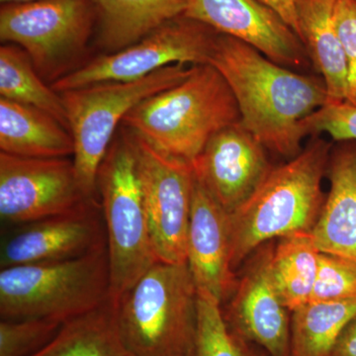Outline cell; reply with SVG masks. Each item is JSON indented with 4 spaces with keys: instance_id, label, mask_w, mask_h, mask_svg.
Wrapping results in <instances>:
<instances>
[{
    "instance_id": "cell-7",
    "label": "cell",
    "mask_w": 356,
    "mask_h": 356,
    "mask_svg": "<svg viewBox=\"0 0 356 356\" xmlns=\"http://www.w3.org/2000/svg\"><path fill=\"white\" fill-rule=\"evenodd\" d=\"M192 67L168 65L128 83L91 84L60 93L74 143V165L79 187L97 198V175L114 134L131 110L161 91L184 81Z\"/></svg>"
},
{
    "instance_id": "cell-32",
    "label": "cell",
    "mask_w": 356,
    "mask_h": 356,
    "mask_svg": "<svg viewBox=\"0 0 356 356\" xmlns=\"http://www.w3.org/2000/svg\"><path fill=\"white\" fill-rule=\"evenodd\" d=\"M2 4L25 3V2L38 1V0H0Z\"/></svg>"
},
{
    "instance_id": "cell-11",
    "label": "cell",
    "mask_w": 356,
    "mask_h": 356,
    "mask_svg": "<svg viewBox=\"0 0 356 356\" xmlns=\"http://www.w3.org/2000/svg\"><path fill=\"white\" fill-rule=\"evenodd\" d=\"M69 158H27L0 152V217L6 224L39 221L88 200Z\"/></svg>"
},
{
    "instance_id": "cell-14",
    "label": "cell",
    "mask_w": 356,
    "mask_h": 356,
    "mask_svg": "<svg viewBox=\"0 0 356 356\" xmlns=\"http://www.w3.org/2000/svg\"><path fill=\"white\" fill-rule=\"evenodd\" d=\"M274 245L273 241L264 243L248 257L224 316L238 336L269 356H289L291 311L281 301L269 273Z\"/></svg>"
},
{
    "instance_id": "cell-4",
    "label": "cell",
    "mask_w": 356,
    "mask_h": 356,
    "mask_svg": "<svg viewBox=\"0 0 356 356\" xmlns=\"http://www.w3.org/2000/svg\"><path fill=\"white\" fill-rule=\"evenodd\" d=\"M116 301L131 356H192L197 288L187 264L159 261Z\"/></svg>"
},
{
    "instance_id": "cell-17",
    "label": "cell",
    "mask_w": 356,
    "mask_h": 356,
    "mask_svg": "<svg viewBox=\"0 0 356 356\" xmlns=\"http://www.w3.org/2000/svg\"><path fill=\"white\" fill-rule=\"evenodd\" d=\"M327 175L331 186L312 238L320 252L356 262V140L332 147Z\"/></svg>"
},
{
    "instance_id": "cell-12",
    "label": "cell",
    "mask_w": 356,
    "mask_h": 356,
    "mask_svg": "<svg viewBox=\"0 0 356 356\" xmlns=\"http://www.w3.org/2000/svg\"><path fill=\"white\" fill-rule=\"evenodd\" d=\"M17 227L2 242L1 268L69 261L107 247L102 203L96 198L69 212Z\"/></svg>"
},
{
    "instance_id": "cell-20",
    "label": "cell",
    "mask_w": 356,
    "mask_h": 356,
    "mask_svg": "<svg viewBox=\"0 0 356 356\" xmlns=\"http://www.w3.org/2000/svg\"><path fill=\"white\" fill-rule=\"evenodd\" d=\"M98 42L106 54L128 48L168 21L184 15L187 0H92Z\"/></svg>"
},
{
    "instance_id": "cell-16",
    "label": "cell",
    "mask_w": 356,
    "mask_h": 356,
    "mask_svg": "<svg viewBox=\"0 0 356 356\" xmlns=\"http://www.w3.org/2000/svg\"><path fill=\"white\" fill-rule=\"evenodd\" d=\"M186 264L197 291L207 293L221 305L232 296L236 280L231 264L229 214L195 175Z\"/></svg>"
},
{
    "instance_id": "cell-15",
    "label": "cell",
    "mask_w": 356,
    "mask_h": 356,
    "mask_svg": "<svg viewBox=\"0 0 356 356\" xmlns=\"http://www.w3.org/2000/svg\"><path fill=\"white\" fill-rule=\"evenodd\" d=\"M192 166L198 181L229 215L247 202L273 165L264 145L238 122L213 136Z\"/></svg>"
},
{
    "instance_id": "cell-19",
    "label": "cell",
    "mask_w": 356,
    "mask_h": 356,
    "mask_svg": "<svg viewBox=\"0 0 356 356\" xmlns=\"http://www.w3.org/2000/svg\"><path fill=\"white\" fill-rule=\"evenodd\" d=\"M0 152L27 158L74 156L72 133L55 117L0 98Z\"/></svg>"
},
{
    "instance_id": "cell-25",
    "label": "cell",
    "mask_w": 356,
    "mask_h": 356,
    "mask_svg": "<svg viewBox=\"0 0 356 356\" xmlns=\"http://www.w3.org/2000/svg\"><path fill=\"white\" fill-rule=\"evenodd\" d=\"M227 323L221 304L197 291V318L192 356H259Z\"/></svg>"
},
{
    "instance_id": "cell-6",
    "label": "cell",
    "mask_w": 356,
    "mask_h": 356,
    "mask_svg": "<svg viewBox=\"0 0 356 356\" xmlns=\"http://www.w3.org/2000/svg\"><path fill=\"white\" fill-rule=\"evenodd\" d=\"M97 194L106 227L110 289L111 296L118 299L159 261L135 153L122 127L98 170Z\"/></svg>"
},
{
    "instance_id": "cell-23",
    "label": "cell",
    "mask_w": 356,
    "mask_h": 356,
    "mask_svg": "<svg viewBox=\"0 0 356 356\" xmlns=\"http://www.w3.org/2000/svg\"><path fill=\"white\" fill-rule=\"evenodd\" d=\"M269 273L281 301L290 311L310 301L318 268L320 250L310 233L278 238Z\"/></svg>"
},
{
    "instance_id": "cell-1",
    "label": "cell",
    "mask_w": 356,
    "mask_h": 356,
    "mask_svg": "<svg viewBox=\"0 0 356 356\" xmlns=\"http://www.w3.org/2000/svg\"><path fill=\"white\" fill-rule=\"evenodd\" d=\"M209 64L233 91L240 124L267 151L295 158L306 138L303 121L327 104L322 77L276 64L245 42L218 34Z\"/></svg>"
},
{
    "instance_id": "cell-13",
    "label": "cell",
    "mask_w": 356,
    "mask_h": 356,
    "mask_svg": "<svg viewBox=\"0 0 356 356\" xmlns=\"http://www.w3.org/2000/svg\"><path fill=\"white\" fill-rule=\"evenodd\" d=\"M184 16L254 47L288 69L308 65V53L294 30L259 0H187Z\"/></svg>"
},
{
    "instance_id": "cell-27",
    "label": "cell",
    "mask_w": 356,
    "mask_h": 356,
    "mask_svg": "<svg viewBox=\"0 0 356 356\" xmlns=\"http://www.w3.org/2000/svg\"><path fill=\"white\" fill-rule=\"evenodd\" d=\"M356 297V262L320 252L317 280L310 301H334Z\"/></svg>"
},
{
    "instance_id": "cell-10",
    "label": "cell",
    "mask_w": 356,
    "mask_h": 356,
    "mask_svg": "<svg viewBox=\"0 0 356 356\" xmlns=\"http://www.w3.org/2000/svg\"><path fill=\"white\" fill-rule=\"evenodd\" d=\"M132 145L159 261L186 264L194 170L191 163L154 149L121 125Z\"/></svg>"
},
{
    "instance_id": "cell-3",
    "label": "cell",
    "mask_w": 356,
    "mask_h": 356,
    "mask_svg": "<svg viewBox=\"0 0 356 356\" xmlns=\"http://www.w3.org/2000/svg\"><path fill=\"white\" fill-rule=\"evenodd\" d=\"M240 120L226 79L205 64L193 65L184 81L140 102L122 125L161 153L192 163L213 136Z\"/></svg>"
},
{
    "instance_id": "cell-5",
    "label": "cell",
    "mask_w": 356,
    "mask_h": 356,
    "mask_svg": "<svg viewBox=\"0 0 356 356\" xmlns=\"http://www.w3.org/2000/svg\"><path fill=\"white\" fill-rule=\"evenodd\" d=\"M111 296L106 248L69 261L0 271L1 320L53 318L65 323Z\"/></svg>"
},
{
    "instance_id": "cell-28",
    "label": "cell",
    "mask_w": 356,
    "mask_h": 356,
    "mask_svg": "<svg viewBox=\"0 0 356 356\" xmlns=\"http://www.w3.org/2000/svg\"><path fill=\"white\" fill-rule=\"evenodd\" d=\"M303 128L307 136L325 133L334 142L356 140V106L327 103L303 121Z\"/></svg>"
},
{
    "instance_id": "cell-29",
    "label": "cell",
    "mask_w": 356,
    "mask_h": 356,
    "mask_svg": "<svg viewBox=\"0 0 356 356\" xmlns=\"http://www.w3.org/2000/svg\"><path fill=\"white\" fill-rule=\"evenodd\" d=\"M334 19L348 70L346 102L356 106V0H337Z\"/></svg>"
},
{
    "instance_id": "cell-30",
    "label": "cell",
    "mask_w": 356,
    "mask_h": 356,
    "mask_svg": "<svg viewBox=\"0 0 356 356\" xmlns=\"http://www.w3.org/2000/svg\"><path fill=\"white\" fill-rule=\"evenodd\" d=\"M331 356H356V316L344 327Z\"/></svg>"
},
{
    "instance_id": "cell-18",
    "label": "cell",
    "mask_w": 356,
    "mask_h": 356,
    "mask_svg": "<svg viewBox=\"0 0 356 356\" xmlns=\"http://www.w3.org/2000/svg\"><path fill=\"white\" fill-rule=\"evenodd\" d=\"M337 2L296 0L300 39L324 79L327 103L344 102L348 95V70L334 19Z\"/></svg>"
},
{
    "instance_id": "cell-2",
    "label": "cell",
    "mask_w": 356,
    "mask_h": 356,
    "mask_svg": "<svg viewBox=\"0 0 356 356\" xmlns=\"http://www.w3.org/2000/svg\"><path fill=\"white\" fill-rule=\"evenodd\" d=\"M332 147L316 137L295 158L273 166L247 202L229 215L234 271L264 243L310 233L325 202L323 179Z\"/></svg>"
},
{
    "instance_id": "cell-22",
    "label": "cell",
    "mask_w": 356,
    "mask_h": 356,
    "mask_svg": "<svg viewBox=\"0 0 356 356\" xmlns=\"http://www.w3.org/2000/svg\"><path fill=\"white\" fill-rule=\"evenodd\" d=\"M356 316V297L309 301L291 312L289 356H331L346 325Z\"/></svg>"
},
{
    "instance_id": "cell-31",
    "label": "cell",
    "mask_w": 356,
    "mask_h": 356,
    "mask_svg": "<svg viewBox=\"0 0 356 356\" xmlns=\"http://www.w3.org/2000/svg\"><path fill=\"white\" fill-rule=\"evenodd\" d=\"M259 1L270 7L276 13L280 14V17L299 36V26L296 14V0H259Z\"/></svg>"
},
{
    "instance_id": "cell-9",
    "label": "cell",
    "mask_w": 356,
    "mask_h": 356,
    "mask_svg": "<svg viewBox=\"0 0 356 356\" xmlns=\"http://www.w3.org/2000/svg\"><path fill=\"white\" fill-rule=\"evenodd\" d=\"M218 34L181 15L128 48L92 58L51 86L62 93L91 84L138 81L175 64H209Z\"/></svg>"
},
{
    "instance_id": "cell-24",
    "label": "cell",
    "mask_w": 356,
    "mask_h": 356,
    "mask_svg": "<svg viewBox=\"0 0 356 356\" xmlns=\"http://www.w3.org/2000/svg\"><path fill=\"white\" fill-rule=\"evenodd\" d=\"M0 98L47 112L70 130L62 96L44 83L31 58L16 44L0 48Z\"/></svg>"
},
{
    "instance_id": "cell-8",
    "label": "cell",
    "mask_w": 356,
    "mask_h": 356,
    "mask_svg": "<svg viewBox=\"0 0 356 356\" xmlns=\"http://www.w3.org/2000/svg\"><path fill=\"white\" fill-rule=\"evenodd\" d=\"M97 16L92 0H38L2 4L0 39L20 47L51 83L76 70Z\"/></svg>"
},
{
    "instance_id": "cell-21",
    "label": "cell",
    "mask_w": 356,
    "mask_h": 356,
    "mask_svg": "<svg viewBox=\"0 0 356 356\" xmlns=\"http://www.w3.org/2000/svg\"><path fill=\"white\" fill-rule=\"evenodd\" d=\"M31 356H131L119 331L113 297L65 322L50 343Z\"/></svg>"
},
{
    "instance_id": "cell-26",
    "label": "cell",
    "mask_w": 356,
    "mask_h": 356,
    "mask_svg": "<svg viewBox=\"0 0 356 356\" xmlns=\"http://www.w3.org/2000/svg\"><path fill=\"white\" fill-rule=\"evenodd\" d=\"M64 323L53 318L0 322V356H31L50 343Z\"/></svg>"
}]
</instances>
